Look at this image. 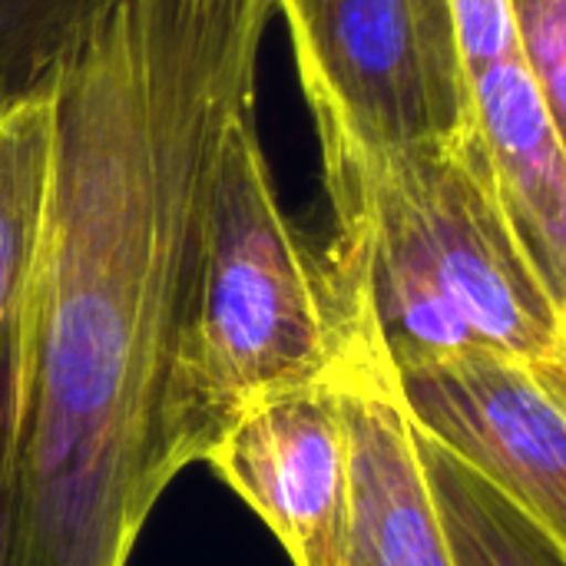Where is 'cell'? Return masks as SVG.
<instances>
[{
  "instance_id": "cell-1",
  "label": "cell",
  "mask_w": 566,
  "mask_h": 566,
  "mask_svg": "<svg viewBox=\"0 0 566 566\" xmlns=\"http://www.w3.org/2000/svg\"><path fill=\"white\" fill-rule=\"evenodd\" d=\"M272 0H93L60 33L40 242L0 388V566H126L209 176Z\"/></svg>"
},
{
  "instance_id": "cell-2",
  "label": "cell",
  "mask_w": 566,
  "mask_h": 566,
  "mask_svg": "<svg viewBox=\"0 0 566 566\" xmlns=\"http://www.w3.org/2000/svg\"><path fill=\"white\" fill-rule=\"evenodd\" d=\"M322 166L338 315L395 371L474 355L566 361V322L507 222L481 129L451 153Z\"/></svg>"
},
{
  "instance_id": "cell-3",
  "label": "cell",
  "mask_w": 566,
  "mask_h": 566,
  "mask_svg": "<svg viewBox=\"0 0 566 566\" xmlns=\"http://www.w3.org/2000/svg\"><path fill=\"white\" fill-rule=\"evenodd\" d=\"M342 345L325 252L285 216L249 109L219 146L196 229L163 411L172 474L265 395L332 375Z\"/></svg>"
},
{
  "instance_id": "cell-4",
  "label": "cell",
  "mask_w": 566,
  "mask_h": 566,
  "mask_svg": "<svg viewBox=\"0 0 566 566\" xmlns=\"http://www.w3.org/2000/svg\"><path fill=\"white\" fill-rule=\"evenodd\" d=\"M322 159L451 153L481 129L454 0H272Z\"/></svg>"
},
{
  "instance_id": "cell-5",
  "label": "cell",
  "mask_w": 566,
  "mask_h": 566,
  "mask_svg": "<svg viewBox=\"0 0 566 566\" xmlns=\"http://www.w3.org/2000/svg\"><path fill=\"white\" fill-rule=\"evenodd\" d=\"M395 378L411 421L494 481L566 554V405L537 365L474 355Z\"/></svg>"
},
{
  "instance_id": "cell-6",
  "label": "cell",
  "mask_w": 566,
  "mask_h": 566,
  "mask_svg": "<svg viewBox=\"0 0 566 566\" xmlns=\"http://www.w3.org/2000/svg\"><path fill=\"white\" fill-rule=\"evenodd\" d=\"M275 534L292 566H338L348 428L335 371L245 408L202 461Z\"/></svg>"
},
{
  "instance_id": "cell-7",
  "label": "cell",
  "mask_w": 566,
  "mask_h": 566,
  "mask_svg": "<svg viewBox=\"0 0 566 566\" xmlns=\"http://www.w3.org/2000/svg\"><path fill=\"white\" fill-rule=\"evenodd\" d=\"M342 342L348 527L338 566H458L395 368L345 322Z\"/></svg>"
},
{
  "instance_id": "cell-8",
  "label": "cell",
  "mask_w": 566,
  "mask_h": 566,
  "mask_svg": "<svg viewBox=\"0 0 566 566\" xmlns=\"http://www.w3.org/2000/svg\"><path fill=\"white\" fill-rule=\"evenodd\" d=\"M478 123L507 222L566 322V156L521 56L471 76Z\"/></svg>"
},
{
  "instance_id": "cell-9",
  "label": "cell",
  "mask_w": 566,
  "mask_h": 566,
  "mask_svg": "<svg viewBox=\"0 0 566 566\" xmlns=\"http://www.w3.org/2000/svg\"><path fill=\"white\" fill-rule=\"evenodd\" d=\"M53 153V99L46 80L0 96V375L30 282Z\"/></svg>"
},
{
  "instance_id": "cell-10",
  "label": "cell",
  "mask_w": 566,
  "mask_h": 566,
  "mask_svg": "<svg viewBox=\"0 0 566 566\" xmlns=\"http://www.w3.org/2000/svg\"><path fill=\"white\" fill-rule=\"evenodd\" d=\"M418 444L458 566H566L564 551L494 481L421 428Z\"/></svg>"
},
{
  "instance_id": "cell-11",
  "label": "cell",
  "mask_w": 566,
  "mask_h": 566,
  "mask_svg": "<svg viewBox=\"0 0 566 566\" xmlns=\"http://www.w3.org/2000/svg\"><path fill=\"white\" fill-rule=\"evenodd\" d=\"M517 56L566 156V0H511Z\"/></svg>"
},
{
  "instance_id": "cell-12",
  "label": "cell",
  "mask_w": 566,
  "mask_h": 566,
  "mask_svg": "<svg viewBox=\"0 0 566 566\" xmlns=\"http://www.w3.org/2000/svg\"><path fill=\"white\" fill-rule=\"evenodd\" d=\"M454 17L471 76L517 56L511 0H454Z\"/></svg>"
},
{
  "instance_id": "cell-13",
  "label": "cell",
  "mask_w": 566,
  "mask_h": 566,
  "mask_svg": "<svg viewBox=\"0 0 566 566\" xmlns=\"http://www.w3.org/2000/svg\"><path fill=\"white\" fill-rule=\"evenodd\" d=\"M537 371H541L544 385L566 405V361H560V365H537Z\"/></svg>"
},
{
  "instance_id": "cell-14",
  "label": "cell",
  "mask_w": 566,
  "mask_h": 566,
  "mask_svg": "<svg viewBox=\"0 0 566 566\" xmlns=\"http://www.w3.org/2000/svg\"><path fill=\"white\" fill-rule=\"evenodd\" d=\"M0 388H3V375H0Z\"/></svg>"
}]
</instances>
